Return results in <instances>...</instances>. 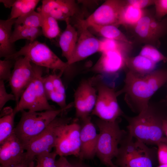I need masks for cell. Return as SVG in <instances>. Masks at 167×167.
Returning <instances> with one entry per match:
<instances>
[{
  "label": "cell",
  "instance_id": "d590c367",
  "mask_svg": "<svg viewBox=\"0 0 167 167\" xmlns=\"http://www.w3.org/2000/svg\"><path fill=\"white\" fill-rule=\"evenodd\" d=\"M15 96L6 92L4 81L0 80V110L1 111L6 103L10 101H15Z\"/></svg>",
  "mask_w": 167,
  "mask_h": 167
},
{
  "label": "cell",
  "instance_id": "681fc988",
  "mask_svg": "<svg viewBox=\"0 0 167 167\" xmlns=\"http://www.w3.org/2000/svg\"><path fill=\"white\" fill-rule=\"evenodd\" d=\"M166 107L167 108V100H166Z\"/></svg>",
  "mask_w": 167,
  "mask_h": 167
},
{
  "label": "cell",
  "instance_id": "6da1fadb",
  "mask_svg": "<svg viewBox=\"0 0 167 167\" xmlns=\"http://www.w3.org/2000/svg\"><path fill=\"white\" fill-rule=\"evenodd\" d=\"M123 88L117 92L118 96L125 94L124 100L133 112L138 114L146 109L155 93L167 82V70H155L139 76L127 71Z\"/></svg>",
  "mask_w": 167,
  "mask_h": 167
},
{
  "label": "cell",
  "instance_id": "7a4b0ae2",
  "mask_svg": "<svg viewBox=\"0 0 167 167\" xmlns=\"http://www.w3.org/2000/svg\"><path fill=\"white\" fill-rule=\"evenodd\" d=\"M128 122V133L147 145L167 144L164 132V121L167 119V110L159 105L150 102L147 108L134 117L123 116Z\"/></svg>",
  "mask_w": 167,
  "mask_h": 167
},
{
  "label": "cell",
  "instance_id": "1f68e13d",
  "mask_svg": "<svg viewBox=\"0 0 167 167\" xmlns=\"http://www.w3.org/2000/svg\"><path fill=\"white\" fill-rule=\"evenodd\" d=\"M57 155L55 151L39 154L35 156L36 165H35L34 160L29 167H57L56 158Z\"/></svg>",
  "mask_w": 167,
  "mask_h": 167
},
{
  "label": "cell",
  "instance_id": "f1b7e54d",
  "mask_svg": "<svg viewBox=\"0 0 167 167\" xmlns=\"http://www.w3.org/2000/svg\"><path fill=\"white\" fill-rule=\"evenodd\" d=\"M99 52L109 50H120L129 53L132 48V44L103 38L100 40Z\"/></svg>",
  "mask_w": 167,
  "mask_h": 167
},
{
  "label": "cell",
  "instance_id": "5b68a950",
  "mask_svg": "<svg viewBox=\"0 0 167 167\" xmlns=\"http://www.w3.org/2000/svg\"><path fill=\"white\" fill-rule=\"evenodd\" d=\"M20 56L27 57L31 63L37 66L58 71L66 76L70 74L71 65L61 59L46 44L36 40L32 42L28 41L19 51L5 59L14 60Z\"/></svg>",
  "mask_w": 167,
  "mask_h": 167
},
{
  "label": "cell",
  "instance_id": "2e32d148",
  "mask_svg": "<svg viewBox=\"0 0 167 167\" xmlns=\"http://www.w3.org/2000/svg\"><path fill=\"white\" fill-rule=\"evenodd\" d=\"M80 132V160L92 159L96 155L98 134L90 116L81 121Z\"/></svg>",
  "mask_w": 167,
  "mask_h": 167
},
{
  "label": "cell",
  "instance_id": "d4e9b609",
  "mask_svg": "<svg viewBox=\"0 0 167 167\" xmlns=\"http://www.w3.org/2000/svg\"><path fill=\"white\" fill-rule=\"evenodd\" d=\"M43 35L41 29L27 26L15 23L11 39V43L14 44L20 39H26L32 42L39 36Z\"/></svg>",
  "mask_w": 167,
  "mask_h": 167
},
{
  "label": "cell",
  "instance_id": "5bb4252c",
  "mask_svg": "<svg viewBox=\"0 0 167 167\" xmlns=\"http://www.w3.org/2000/svg\"><path fill=\"white\" fill-rule=\"evenodd\" d=\"M77 26L79 29V34L72 57L69 62H66L69 66L99 52L100 40L94 36L88 28L79 21Z\"/></svg>",
  "mask_w": 167,
  "mask_h": 167
},
{
  "label": "cell",
  "instance_id": "bcb514c9",
  "mask_svg": "<svg viewBox=\"0 0 167 167\" xmlns=\"http://www.w3.org/2000/svg\"><path fill=\"white\" fill-rule=\"evenodd\" d=\"M163 128L165 135L167 138V119L164 121Z\"/></svg>",
  "mask_w": 167,
  "mask_h": 167
},
{
  "label": "cell",
  "instance_id": "7dc6e473",
  "mask_svg": "<svg viewBox=\"0 0 167 167\" xmlns=\"http://www.w3.org/2000/svg\"><path fill=\"white\" fill-rule=\"evenodd\" d=\"M109 167H119L115 165L112 161L109 165Z\"/></svg>",
  "mask_w": 167,
  "mask_h": 167
},
{
  "label": "cell",
  "instance_id": "ffe728a7",
  "mask_svg": "<svg viewBox=\"0 0 167 167\" xmlns=\"http://www.w3.org/2000/svg\"><path fill=\"white\" fill-rule=\"evenodd\" d=\"M154 14L151 11L145 10L144 14L139 22L132 28L136 39L145 45H150L158 48L160 43L157 42L152 34L148 24Z\"/></svg>",
  "mask_w": 167,
  "mask_h": 167
},
{
  "label": "cell",
  "instance_id": "e575fe53",
  "mask_svg": "<svg viewBox=\"0 0 167 167\" xmlns=\"http://www.w3.org/2000/svg\"><path fill=\"white\" fill-rule=\"evenodd\" d=\"M154 5L155 18L161 20L167 15V0H154Z\"/></svg>",
  "mask_w": 167,
  "mask_h": 167
},
{
  "label": "cell",
  "instance_id": "b9f144b4",
  "mask_svg": "<svg viewBox=\"0 0 167 167\" xmlns=\"http://www.w3.org/2000/svg\"><path fill=\"white\" fill-rule=\"evenodd\" d=\"M35 157H32L27 156L19 162L11 167H29L31 163L35 160Z\"/></svg>",
  "mask_w": 167,
  "mask_h": 167
},
{
  "label": "cell",
  "instance_id": "8992f818",
  "mask_svg": "<svg viewBox=\"0 0 167 167\" xmlns=\"http://www.w3.org/2000/svg\"><path fill=\"white\" fill-rule=\"evenodd\" d=\"M96 123L99 131L96 155L103 164L108 167L113 159L117 156L119 145L127 132L120 128L118 120L107 122L98 118Z\"/></svg>",
  "mask_w": 167,
  "mask_h": 167
},
{
  "label": "cell",
  "instance_id": "f546056e",
  "mask_svg": "<svg viewBox=\"0 0 167 167\" xmlns=\"http://www.w3.org/2000/svg\"><path fill=\"white\" fill-rule=\"evenodd\" d=\"M148 26L155 39L160 43V38L167 34V17L159 20L156 19L154 14L149 22Z\"/></svg>",
  "mask_w": 167,
  "mask_h": 167
},
{
  "label": "cell",
  "instance_id": "f6af8a7d",
  "mask_svg": "<svg viewBox=\"0 0 167 167\" xmlns=\"http://www.w3.org/2000/svg\"><path fill=\"white\" fill-rule=\"evenodd\" d=\"M71 164L73 167H91L84 164L81 161H76Z\"/></svg>",
  "mask_w": 167,
  "mask_h": 167
},
{
  "label": "cell",
  "instance_id": "52a82bcc",
  "mask_svg": "<svg viewBox=\"0 0 167 167\" xmlns=\"http://www.w3.org/2000/svg\"><path fill=\"white\" fill-rule=\"evenodd\" d=\"M32 64L34 76L14 109L16 113L26 109L39 112L55 109L49 104L45 94L43 83L44 67Z\"/></svg>",
  "mask_w": 167,
  "mask_h": 167
},
{
  "label": "cell",
  "instance_id": "4fadbf2b",
  "mask_svg": "<svg viewBox=\"0 0 167 167\" xmlns=\"http://www.w3.org/2000/svg\"><path fill=\"white\" fill-rule=\"evenodd\" d=\"M14 60L13 68L9 81L17 104L32 80L34 71L32 63L27 57L20 56Z\"/></svg>",
  "mask_w": 167,
  "mask_h": 167
},
{
  "label": "cell",
  "instance_id": "7402d4cb",
  "mask_svg": "<svg viewBox=\"0 0 167 167\" xmlns=\"http://www.w3.org/2000/svg\"><path fill=\"white\" fill-rule=\"evenodd\" d=\"M156 64L146 57L139 54L127 58L126 67L128 71L139 76H143L155 69Z\"/></svg>",
  "mask_w": 167,
  "mask_h": 167
},
{
  "label": "cell",
  "instance_id": "8d00e7d4",
  "mask_svg": "<svg viewBox=\"0 0 167 167\" xmlns=\"http://www.w3.org/2000/svg\"><path fill=\"white\" fill-rule=\"evenodd\" d=\"M66 95L63 94L54 90L46 96L48 100H50L56 103L63 109L66 107L68 105L66 104Z\"/></svg>",
  "mask_w": 167,
  "mask_h": 167
},
{
  "label": "cell",
  "instance_id": "9c48e42d",
  "mask_svg": "<svg viewBox=\"0 0 167 167\" xmlns=\"http://www.w3.org/2000/svg\"><path fill=\"white\" fill-rule=\"evenodd\" d=\"M95 105L91 115L107 122H114L123 113L118 103V96L114 90L103 83L97 84Z\"/></svg>",
  "mask_w": 167,
  "mask_h": 167
},
{
  "label": "cell",
  "instance_id": "44dd1931",
  "mask_svg": "<svg viewBox=\"0 0 167 167\" xmlns=\"http://www.w3.org/2000/svg\"><path fill=\"white\" fill-rule=\"evenodd\" d=\"M16 19L0 20V57L4 58L12 55L17 51L11 43L12 26Z\"/></svg>",
  "mask_w": 167,
  "mask_h": 167
},
{
  "label": "cell",
  "instance_id": "7bdbcfd3",
  "mask_svg": "<svg viewBox=\"0 0 167 167\" xmlns=\"http://www.w3.org/2000/svg\"><path fill=\"white\" fill-rule=\"evenodd\" d=\"M57 167H73L71 163L69 162L65 156H59L56 160Z\"/></svg>",
  "mask_w": 167,
  "mask_h": 167
},
{
  "label": "cell",
  "instance_id": "9a60e30c",
  "mask_svg": "<svg viewBox=\"0 0 167 167\" xmlns=\"http://www.w3.org/2000/svg\"><path fill=\"white\" fill-rule=\"evenodd\" d=\"M128 53L120 50L103 52L91 71L101 75L118 73L126 67V59L129 56Z\"/></svg>",
  "mask_w": 167,
  "mask_h": 167
},
{
  "label": "cell",
  "instance_id": "e0dca14e",
  "mask_svg": "<svg viewBox=\"0 0 167 167\" xmlns=\"http://www.w3.org/2000/svg\"><path fill=\"white\" fill-rule=\"evenodd\" d=\"M23 144L14 131L0 144V167H11L19 162L25 156Z\"/></svg>",
  "mask_w": 167,
  "mask_h": 167
},
{
  "label": "cell",
  "instance_id": "3957f363",
  "mask_svg": "<svg viewBox=\"0 0 167 167\" xmlns=\"http://www.w3.org/2000/svg\"><path fill=\"white\" fill-rule=\"evenodd\" d=\"M128 132L121 141L115 165L119 167H153L157 148H150Z\"/></svg>",
  "mask_w": 167,
  "mask_h": 167
},
{
  "label": "cell",
  "instance_id": "60d3db41",
  "mask_svg": "<svg viewBox=\"0 0 167 167\" xmlns=\"http://www.w3.org/2000/svg\"><path fill=\"white\" fill-rule=\"evenodd\" d=\"M43 83L46 96L54 90V85L50 75L43 78Z\"/></svg>",
  "mask_w": 167,
  "mask_h": 167
},
{
  "label": "cell",
  "instance_id": "ab89813d",
  "mask_svg": "<svg viewBox=\"0 0 167 167\" xmlns=\"http://www.w3.org/2000/svg\"><path fill=\"white\" fill-rule=\"evenodd\" d=\"M126 1L127 4L142 10L154 5V0H127Z\"/></svg>",
  "mask_w": 167,
  "mask_h": 167
},
{
  "label": "cell",
  "instance_id": "ee69618b",
  "mask_svg": "<svg viewBox=\"0 0 167 167\" xmlns=\"http://www.w3.org/2000/svg\"><path fill=\"white\" fill-rule=\"evenodd\" d=\"M16 0H0V2L3 3L6 8H12Z\"/></svg>",
  "mask_w": 167,
  "mask_h": 167
},
{
  "label": "cell",
  "instance_id": "484cf974",
  "mask_svg": "<svg viewBox=\"0 0 167 167\" xmlns=\"http://www.w3.org/2000/svg\"><path fill=\"white\" fill-rule=\"evenodd\" d=\"M91 28L104 38L132 44L117 26L112 25H93L88 28Z\"/></svg>",
  "mask_w": 167,
  "mask_h": 167
},
{
  "label": "cell",
  "instance_id": "ba28073f",
  "mask_svg": "<svg viewBox=\"0 0 167 167\" xmlns=\"http://www.w3.org/2000/svg\"><path fill=\"white\" fill-rule=\"evenodd\" d=\"M71 118L58 117L41 133L32 139L25 147L26 155L35 156L43 153L50 152L55 147L62 126L72 122Z\"/></svg>",
  "mask_w": 167,
  "mask_h": 167
},
{
  "label": "cell",
  "instance_id": "8fae6325",
  "mask_svg": "<svg viewBox=\"0 0 167 167\" xmlns=\"http://www.w3.org/2000/svg\"><path fill=\"white\" fill-rule=\"evenodd\" d=\"M95 78L82 81L74 94L73 103L76 119L82 121L90 116L96 101L97 90L94 87Z\"/></svg>",
  "mask_w": 167,
  "mask_h": 167
},
{
  "label": "cell",
  "instance_id": "603a6c76",
  "mask_svg": "<svg viewBox=\"0 0 167 167\" xmlns=\"http://www.w3.org/2000/svg\"><path fill=\"white\" fill-rule=\"evenodd\" d=\"M16 113L11 107L5 108L0 118V144L10 136L14 131V118Z\"/></svg>",
  "mask_w": 167,
  "mask_h": 167
},
{
  "label": "cell",
  "instance_id": "836d02e7",
  "mask_svg": "<svg viewBox=\"0 0 167 167\" xmlns=\"http://www.w3.org/2000/svg\"><path fill=\"white\" fill-rule=\"evenodd\" d=\"M15 60L6 59L0 60V80L4 81L9 80L14 66Z\"/></svg>",
  "mask_w": 167,
  "mask_h": 167
},
{
  "label": "cell",
  "instance_id": "74e56055",
  "mask_svg": "<svg viewBox=\"0 0 167 167\" xmlns=\"http://www.w3.org/2000/svg\"><path fill=\"white\" fill-rule=\"evenodd\" d=\"M157 146V156L159 165L167 164V144L160 143Z\"/></svg>",
  "mask_w": 167,
  "mask_h": 167
},
{
  "label": "cell",
  "instance_id": "83f0119b",
  "mask_svg": "<svg viewBox=\"0 0 167 167\" xmlns=\"http://www.w3.org/2000/svg\"><path fill=\"white\" fill-rule=\"evenodd\" d=\"M40 1L38 0H16L11 8L9 19H17L34 10Z\"/></svg>",
  "mask_w": 167,
  "mask_h": 167
},
{
  "label": "cell",
  "instance_id": "ac0fdd59",
  "mask_svg": "<svg viewBox=\"0 0 167 167\" xmlns=\"http://www.w3.org/2000/svg\"><path fill=\"white\" fill-rule=\"evenodd\" d=\"M38 12L49 15L57 20L65 21L75 16L78 11L73 0H43Z\"/></svg>",
  "mask_w": 167,
  "mask_h": 167
},
{
  "label": "cell",
  "instance_id": "d6986e66",
  "mask_svg": "<svg viewBox=\"0 0 167 167\" xmlns=\"http://www.w3.org/2000/svg\"><path fill=\"white\" fill-rule=\"evenodd\" d=\"M70 19L65 22V30L59 36L58 44L62 52V55L69 62L74 52L78 37V32L70 21Z\"/></svg>",
  "mask_w": 167,
  "mask_h": 167
},
{
  "label": "cell",
  "instance_id": "d6a6232c",
  "mask_svg": "<svg viewBox=\"0 0 167 167\" xmlns=\"http://www.w3.org/2000/svg\"><path fill=\"white\" fill-rule=\"evenodd\" d=\"M139 55L157 64L160 62H167V57L160 52L156 47L150 45H144L142 48Z\"/></svg>",
  "mask_w": 167,
  "mask_h": 167
},
{
  "label": "cell",
  "instance_id": "f35d334b",
  "mask_svg": "<svg viewBox=\"0 0 167 167\" xmlns=\"http://www.w3.org/2000/svg\"><path fill=\"white\" fill-rule=\"evenodd\" d=\"M50 75L54 85V90L66 95L65 88L61 78L62 75L59 73L58 74L54 73Z\"/></svg>",
  "mask_w": 167,
  "mask_h": 167
},
{
  "label": "cell",
  "instance_id": "4dcf8cb0",
  "mask_svg": "<svg viewBox=\"0 0 167 167\" xmlns=\"http://www.w3.org/2000/svg\"><path fill=\"white\" fill-rule=\"evenodd\" d=\"M42 17L39 12L32 11L17 18L15 23L32 28H41Z\"/></svg>",
  "mask_w": 167,
  "mask_h": 167
},
{
  "label": "cell",
  "instance_id": "c3c4849f",
  "mask_svg": "<svg viewBox=\"0 0 167 167\" xmlns=\"http://www.w3.org/2000/svg\"><path fill=\"white\" fill-rule=\"evenodd\" d=\"M157 167H167V164L162 165H159Z\"/></svg>",
  "mask_w": 167,
  "mask_h": 167
},
{
  "label": "cell",
  "instance_id": "30bf717a",
  "mask_svg": "<svg viewBox=\"0 0 167 167\" xmlns=\"http://www.w3.org/2000/svg\"><path fill=\"white\" fill-rule=\"evenodd\" d=\"M126 4V0H106L87 19L78 20L88 28L93 25L118 27L121 13Z\"/></svg>",
  "mask_w": 167,
  "mask_h": 167
},
{
  "label": "cell",
  "instance_id": "7c38bea8",
  "mask_svg": "<svg viewBox=\"0 0 167 167\" xmlns=\"http://www.w3.org/2000/svg\"><path fill=\"white\" fill-rule=\"evenodd\" d=\"M75 119L62 126L59 131L55 151L59 156L73 155L79 157L80 150V125Z\"/></svg>",
  "mask_w": 167,
  "mask_h": 167
},
{
  "label": "cell",
  "instance_id": "cb8c5ba5",
  "mask_svg": "<svg viewBox=\"0 0 167 167\" xmlns=\"http://www.w3.org/2000/svg\"><path fill=\"white\" fill-rule=\"evenodd\" d=\"M145 11V9H139L126 4L121 13L118 26L122 25L126 28H132L143 16Z\"/></svg>",
  "mask_w": 167,
  "mask_h": 167
},
{
  "label": "cell",
  "instance_id": "4316f807",
  "mask_svg": "<svg viewBox=\"0 0 167 167\" xmlns=\"http://www.w3.org/2000/svg\"><path fill=\"white\" fill-rule=\"evenodd\" d=\"M39 12L42 17L41 29L43 35L50 40L59 36L61 32L58 20L48 14Z\"/></svg>",
  "mask_w": 167,
  "mask_h": 167
},
{
  "label": "cell",
  "instance_id": "277c9868",
  "mask_svg": "<svg viewBox=\"0 0 167 167\" xmlns=\"http://www.w3.org/2000/svg\"><path fill=\"white\" fill-rule=\"evenodd\" d=\"M74 106L71 103L63 109L36 112L25 110L21 113L20 120L14 132L25 147L33 138L41 133L56 118L63 114Z\"/></svg>",
  "mask_w": 167,
  "mask_h": 167
}]
</instances>
